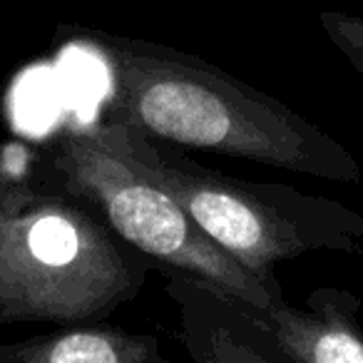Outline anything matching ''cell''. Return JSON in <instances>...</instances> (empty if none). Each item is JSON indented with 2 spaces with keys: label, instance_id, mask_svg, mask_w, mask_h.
Here are the masks:
<instances>
[{
  "label": "cell",
  "instance_id": "obj_1",
  "mask_svg": "<svg viewBox=\"0 0 363 363\" xmlns=\"http://www.w3.org/2000/svg\"><path fill=\"white\" fill-rule=\"evenodd\" d=\"M55 40L100 62L102 112L152 140L316 179L361 182L358 160L328 132L192 52L90 26H57Z\"/></svg>",
  "mask_w": 363,
  "mask_h": 363
},
{
  "label": "cell",
  "instance_id": "obj_2",
  "mask_svg": "<svg viewBox=\"0 0 363 363\" xmlns=\"http://www.w3.org/2000/svg\"><path fill=\"white\" fill-rule=\"evenodd\" d=\"M150 269L48 162L0 184V323L105 321Z\"/></svg>",
  "mask_w": 363,
  "mask_h": 363
},
{
  "label": "cell",
  "instance_id": "obj_3",
  "mask_svg": "<svg viewBox=\"0 0 363 363\" xmlns=\"http://www.w3.org/2000/svg\"><path fill=\"white\" fill-rule=\"evenodd\" d=\"M105 115V112H102ZM122 150L169 192L194 222L267 281L274 267L308 252L363 254V214L336 199L277 182H252L202 167L177 145L105 115Z\"/></svg>",
  "mask_w": 363,
  "mask_h": 363
},
{
  "label": "cell",
  "instance_id": "obj_4",
  "mask_svg": "<svg viewBox=\"0 0 363 363\" xmlns=\"http://www.w3.org/2000/svg\"><path fill=\"white\" fill-rule=\"evenodd\" d=\"M48 169L80 194L162 274L184 272L212 281L257 306L281 301L279 281H267L214 242L169 192L157 184L117 142L105 115L67 125L43 142Z\"/></svg>",
  "mask_w": 363,
  "mask_h": 363
},
{
  "label": "cell",
  "instance_id": "obj_5",
  "mask_svg": "<svg viewBox=\"0 0 363 363\" xmlns=\"http://www.w3.org/2000/svg\"><path fill=\"white\" fill-rule=\"evenodd\" d=\"M167 294L182 316V338L199 363H281L284 356L257 303L192 274L169 272Z\"/></svg>",
  "mask_w": 363,
  "mask_h": 363
},
{
  "label": "cell",
  "instance_id": "obj_6",
  "mask_svg": "<svg viewBox=\"0 0 363 363\" xmlns=\"http://www.w3.org/2000/svg\"><path fill=\"white\" fill-rule=\"evenodd\" d=\"M361 298L346 289L318 286L303 306L286 298L257 306V316L272 331L284 361L296 363H363Z\"/></svg>",
  "mask_w": 363,
  "mask_h": 363
},
{
  "label": "cell",
  "instance_id": "obj_7",
  "mask_svg": "<svg viewBox=\"0 0 363 363\" xmlns=\"http://www.w3.org/2000/svg\"><path fill=\"white\" fill-rule=\"evenodd\" d=\"M160 341L102 321L65 323L57 331L0 343V363H160Z\"/></svg>",
  "mask_w": 363,
  "mask_h": 363
},
{
  "label": "cell",
  "instance_id": "obj_8",
  "mask_svg": "<svg viewBox=\"0 0 363 363\" xmlns=\"http://www.w3.org/2000/svg\"><path fill=\"white\" fill-rule=\"evenodd\" d=\"M318 23L333 48L351 62L353 70L363 75V18L343 11H321Z\"/></svg>",
  "mask_w": 363,
  "mask_h": 363
}]
</instances>
